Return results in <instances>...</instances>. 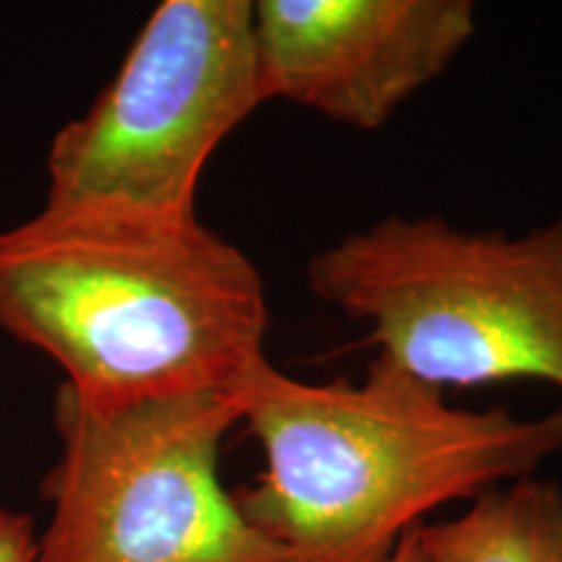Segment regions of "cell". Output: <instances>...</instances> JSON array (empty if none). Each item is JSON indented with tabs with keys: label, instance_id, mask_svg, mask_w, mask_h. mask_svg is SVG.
I'll list each match as a JSON object with an SVG mask.
<instances>
[{
	"label": "cell",
	"instance_id": "6da1fadb",
	"mask_svg": "<svg viewBox=\"0 0 562 562\" xmlns=\"http://www.w3.org/2000/svg\"><path fill=\"white\" fill-rule=\"evenodd\" d=\"M0 328L81 402L237 391L266 360L263 277L199 214L53 209L0 232Z\"/></svg>",
	"mask_w": 562,
	"mask_h": 562
},
{
	"label": "cell",
	"instance_id": "7a4b0ae2",
	"mask_svg": "<svg viewBox=\"0 0 562 562\" xmlns=\"http://www.w3.org/2000/svg\"><path fill=\"white\" fill-rule=\"evenodd\" d=\"M235 393L266 459L235 501L286 562H389L425 513L562 453V404L459 409L381 355L360 383H305L263 360Z\"/></svg>",
	"mask_w": 562,
	"mask_h": 562
},
{
	"label": "cell",
	"instance_id": "3957f363",
	"mask_svg": "<svg viewBox=\"0 0 562 562\" xmlns=\"http://www.w3.org/2000/svg\"><path fill=\"white\" fill-rule=\"evenodd\" d=\"M305 279L419 383L539 381L562 393V211L524 235L385 216L315 252Z\"/></svg>",
	"mask_w": 562,
	"mask_h": 562
},
{
	"label": "cell",
	"instance_id": "277c9868",
	"mask_svg": "<svg viewBox=\"0 0 562 562\" xmlns=\"http://www.w3.org/2000/svg\"><path fill=\"white\" fill-rule=\"evenodd\" d=\"M237 422L235 391L94 406L60 385L37 562H286L220 480Z\"/></svg>",
	"mask_w": 562,
	"mask_h": 562
},
{
	"label": "cell",
	"instance_id": "5b68a950",
	"mask_svg": "<svg viewBox=\"0 0 562 562\" xmlns=\"http://www.w3.org/2000/svg\"><path fill=\"white\" fill-rule=\"evenodd\" d=\"M263 104L252 0H165L50 146L45 206L195 214L203 167Z\"/></svg>",
	"mask_w": 562,
	"mask_h": 562
},
{
	"label": "cell",
	"instance_id": "8992f818",
	"mask_svg": "<svg viewBox=\"0 0 562 562\" xmlns=\"http://www.w3.org/2000/svg\"><path fill=\"white\" fill-rule=\"evenodd\" d=\"M476 30L472 0H256L263 102L378 131L446 74Z\"/></svg>",
	"mask_w": 562,
	"mask_h": 562
},
{
	"label": "cell",
	"instance_id": "52a82bcc",
	"mask_svg": "<svg viewBox=\"0 0 562 562\" xmlns=\"http://www.w3.org/2000/svg\"><path fill=\"white\" fill-rule=\"evenodd\" d=\"M417 533L427 562H562V487L537 476L497 484Z\"/></svg>",
	"mask_w": 562,
	"mask_h": 562
},
{
	"label": "cell",
	"instance_id": "ba28073f",
	"mask_svg": "<svg viewBox=\"0 0 562 562\" xmlns=\"http://www.w3.org/2000/svg\"><path fill=\"white\" fill-rule=\"evenodd\" d=\"M0 562H37V533L24 513L0 510Z\"/></svg>",
	"mask_w": 562,
	"mask_h": 562
},
{
	"label": "cell",
	"instance_id": "9c48e42d",
	"mask_svg": "<svg viewBox=\"0 0 562 562\" xmlns=\"http://www.w3.org/2000/svg\"><path fill=\"white\" fill-rule=\"evenodd\" d=\"M417 529H419V526H414L412 531L404 533L402 542L396 544V550H393L389 562H427L425 552H422V547H419Z\"/></svg>",
	"mask_w": 562,
	"mask_h": 562
}]
</instances>
